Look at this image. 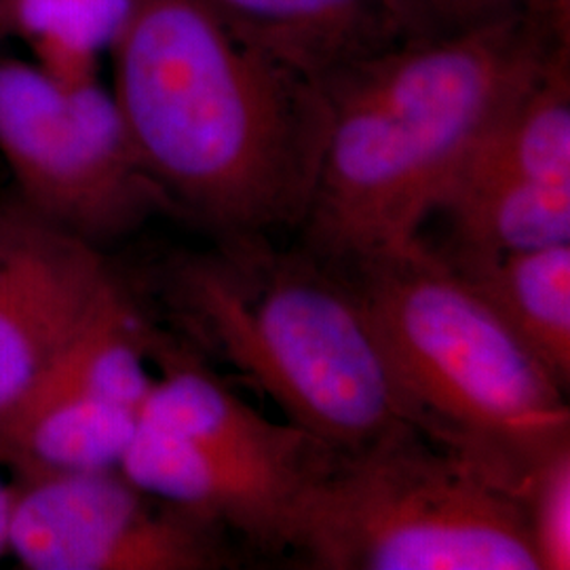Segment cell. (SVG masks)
Returning a JSON list of instances; mask_svg holds the SVG:
<instances>
[{"label": "cell", "instance_id": "cell-1", "mask_svg": "<svg viewBox=\"0 0 570 570\" xmlns=\"http://www.w3.org/2000/svg\"><path fill=\"white\" fill-rule=\"evenodd\" d=\"M112 98L176 214L214 237L305 223L324 159V87L235 35L204 0H129Z\"/></svg>", "mask_w": 570, "mask_h": 570}, {"label": "cell", "instance_id": "cell-2", "mask_svg": "<svg viewBox=\"0 0 570 570\" xmlns=\"http://www.w3.org/2000/svg\"><path fill=\"white\" fill-rule=\"evenodd\" d=\"M558 53H569V30L532 9L397 42L322 82L330 129L303 249L341 268L419 244L459 165Z\"/></svg>", "mask_w": 570, "mask_h": 570}, {"label": "cell", "instance_id": "cell-3", "mask_svg": "<svg viewBox=\"0 0 570 570\" xmlns=\"http://www.w3.org/2000/svg\"><path fill=\"white\" fill-rule=\"evenodd\" d=\"M214 239L165 266V303L195 351L233 367L327 449H362L412 425L366 315L334 268L265 235Z\"/></svg>", "mask_w": 570, "mask_h": 570}, {"label": "cell", "instance_id": "cell-4", "mask_svg": "<svg viewBox=\"0 0 570 570\" xmlns=\"http://www.w3.org/2000/svg\"><path fill=\"white\" fill-rule=\"evenodd\" d=\"M334 271L412 425L520 497L537 463L570 442L569 391L423 242Z\"/></svg>", "mask_w": 570, "mask_h": 570}, {"label": "cell", "instance_id": "cell-5", "mask_svg": "<svg viewBox=\"0 0 570 570\" xmlns=\"http://www.w3.org/2000/svg\"><path fill=\"white\" fill-rule=\"evenodd\" d=\"M282 551L311 570H541L522 499L412 425L324 450Z\"/></svg>", "mask_w": 570, "mask_h": 570}, {"label": "cell", "instance_id": "cell-6", "mask_svg": "<svg viewBox=\"0 0 570 570\" xmlns=\"http://www.w3.org/2000/svg\"><path fill=\"white\" fill-rule=\"evenodd\" d=\"M0 155L23 204L98 249L155 216H178L96 77L61 81L0 56Z\"/></svg>", "mask_w": 570, "mask_h": 570}, {"label": "cell", "instance_id": "cell-7", "mask_svg": "<svg viewBox=\"0 0 570 570\" xmlns=\"http://www.w3.org/2000/svg\"><path fill=\"white\" fill-rule=\"evenodd\" d=\"M9 551L30 570H220L233 534L157 499L119 469L47 471L11 487Z\"/></svg>", "mask_w": 570, "mask_h": 570}, {"label": "cell", "instance_id": "cell-8", "mask_svg": "<svg viewBox=\"0 0 570 570\" xmlns=\"http://www.w3.org/2000/svg\"><path fill=\"white\" fill-rule=\"evenodd\" d=\"M440 261L570 244V70L550 66L508 104L442 190Z\"/></svg>", "mask_w": 570, "mask_h": 570}, {"label": "cell", "instance_id": "cell-9", "mask_svg": "<svg viewBox=\"0 0 570 570\" xmlns=\"http://www.w3.org/2000/svg\"><path fill=\"white\" fill-rule=\"evenodd\" d=\"M102 249L0 202V416L18 406L119 292Z\"/></svg>", "mask_w": 570, "mask_h": 570}, {"label": "cell", "instance_id": "cell-10", "mask_svg": "<svg viewBox=\"0 0 570 570\" xmlns=\"http://www.w3.org/2000/svg\"><path fill=\"white\" fill-rule=\"evenodd\" d=\"M119 471L144 492L195 511L247 546L284 550L292 503L305 480L252 465L138 421Z\"/></svg>", "mask_w": 570, "mask_h": 570}, {"label": "cell", "instance_id": "cell-11", "mask_svg": "<svg viewBox=\"0 0 570 570\" xmlns=\"http://www.w3.org/2000/svg\"><path fill=\"white\" fill-rule=\"evenodd\" d=\"M150 362L159 376L138 421L178 433L205 449L306 480L327 446L287 421H273L226 387L202 355L157 327Z\"/></svg>", "mask_w": 570, "mask_h": 570}, {"label": "cell", "instance_id": "cell-12", "mask_svg": "<svg viewBox=\"0 0 570 570\" xmlns=\"http://www.w3.org/2000/svg\"><path fill=\"white\" fill-rule=\"evenodd\" d=\"M204 2L235 35L320 85L400 42L379 0Z\"/></svg>", "mask_w": 570, "mask_h": 570}, {"label": "cell", "instance_id": "cell-13", "mask_svg": "<svg viewBox=\"0 0 570 570\" xmlns=\"http://www.w3.org/2000/svg\"><path fill=\"white\" fill-rule=\"evenodd\" d=\"M444 265L494 311L560 387H570V244Z\"/></svg>", "mask_w": 570, "mask_h": 570}, {"label": "cell", "instance_id": "cell-14", "mask_svg": "<svg viewBox=\"0 0 570 570\" xmlns=\"http://www.w3.org/2000/svg\"><path fill=\"white\" fill-rule=\"evenodd\" d=\"M129 0H11V35L41 51L47 72L61 81L96 77V53L108 49Z\"/></svg>", "mask_w": 570, "mask_h": 570}, {"label": "cell", "instance_id": "cell-15", "mask_svg": "<svg viewBox=\"0 0 570 570\" xmlns=\"http://www.w3.org/2000/svg\"><path fill=\"white\" fill-rule=\"evenodd\" d=\"M400 42L442 41L569 0H379Z\"/></svg>", "mask_w": 570, "mask_h": 570}, {"label": "cell", "instance_id": "cell-16", "mask_svg": "<svg viewBox=\"0 0 570 570\" xmlns=\"http://www.w3.org/2000/svg\"><path fill=\"white\" fill-rule=\"evenodd\" d=\"M541 570L570 569V442L537 463L520 489Z\"/></svg>", "mask_w": 570, "mask_h": 570}, {"label": "cell", "instance_id": "cell-17", "mask_svg": "<svg viewBox=\"0 0 570 570\" xmlns=\"http://www.w3.org/2000/svg\"><path fill=\"white\" fill-rule=\"evenodd\" d=\"M13 490L0 482V558L9 551V522H11Z\"/></svg>", "mask_w": 570, "mask_h": 570}, {"label": "cell", "instance_id": "cell-18", "mask_svg": "<svg viewBox=\"0 0 570 570\" xmlns=\"http://www.w3.org/2000/svg\"><path fill=\"white\" fill-rule=\"evenodd\" d=\"M11 35V0H0V41Z\"/></svg>", "mask_w": 570, "mask_h": 570}]
</instances>
